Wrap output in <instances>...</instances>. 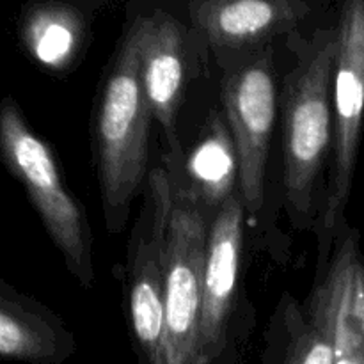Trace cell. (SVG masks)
I'll return each instance as SVG.
<instances>
[{"instance_id":"cell-1","label":"cell","mask_w":364,"mask_h":364,"mask_svg":"<svg viewBox=\"0 0 364 364\" xmlns=\"http://www.w3.org/2000/svg\"><path fill=\"white\" fill-rule=\"evenodd\" d=\"M149 181L166 290L167 364H205L199 313L210 230L203 206L167 171H153Z\"/></svg>"},{"instance_id":"cell-2","label":"cell","mask_w":364,"mask_h":364,"mask_svg":"<svg viewBox=\"0 0 364 364\" xmlns=\"http://www.w3.org/2000/svg\"><path fill=\"white\" fill-rule=\"evenodd\" d=\"M151 119L141 78L137 28L132 23L107 77L96 117L100 188L110 228L128 215L132 199L144 180Z\"/></svg>"},{"instance_id":"cell-3","label":"cell","mask_w":364,"mask_h":364,"mask_svg":"<svg viewBox=\"0 0 364 364\" xmlns=\"http://www.w3.org/2000/svg\"><path fill=\"white\" fill-rule=\"evenodd\" d=\"M336 53L338 31L320 32L318 45L287 80L283 185L297 213H308L316 178L333 142Z\"/></svg>"},{"instance_id":"cell-4","label":"cell","mask_w":364,"mask_h":364,"mask_svg":"<svg viewBox=\"0 0 364 364\" xmlns=\"http://www.w3.org/2000/svg\"><path fill=\"white\" fill-rule=\"evenodd\" d=\"M0 159L23 183L68 269L84 287L92 281L85 213L66 191L53 153L25 123L13 100L0 103Z\"/></svg>"},{"instance_id":"cell-5","label":"cell","mask_w":364,"mask_h":364,"mask_svg":"<svg viewBox=\"0 0 364 364\" xmlns=\"http://www.w3.org/2000/svg\"><path fill=\"white\" fill-rule=\"evenodd\" d=\"M364 119V0H345L333 78V171L323 228L333 230L348 201Z\"/></svg>"},{"instance_id":"cell-6","label":"cell","mask_w":364,"mask_h":364,"mask_svg":"<svg viewBox=\"0 0 364 364\" xmlns=\"http://www.w3.org/2000/svg\"><path fill=\"white\" fill-rule=\"evenodd\" d=\"M223 103L238 155L242 203L245 212L258 213L265 198L267 159L277 105L272 50L224 80Z\"/></svg>"},{"instance_id":"cell-7","label":"cell","mask_w":364,"mask_h":364,"mask_svg":"<svg viewBox=\"0 0 364 364\" xmlns=\"http://www.w3.org/2000/svg\"><path fill=\"white\" fill-rule=\"evenodd\" d=\"M244 213L242 198L230 196L217 210L208 231L199 313V347L205 364H220L226 352L228 323L240 272Z\"/></svg>"},{"instance_id":"cell-8","label":"cell","mask_w":364,"mask_h":364,"mask_svg":"<svg viewBox=\"0 0 364 364\" xmlns=\"http://www.w3.org/2000/svg\"><path fill=\"white\" fill-rule=\"evenodd\" d=\"M139 38V63L153 117L164 128L174 155L180 153L176 117L187 85V46L183 25L159 9L134 21Z\"/></svg>"},{"instance_id":"cell-9","label":"cell","mask_w":364,"mask_h":364,"mask_svg":"<svg viewBox=\"0 0 364 364\" xmlns=\"http://www.w3.org/2000/svg\"><path fill=\"white\" fill-rule=\"evenodd\" d=\"M306 0H191L192 25L217 50L245 52L290 32L308 14Z\"/></svg>"},{"instance_id":"cell-10","label":"cell","mask_w":364,"mask_h":364,"mask_svg":"<svg viewBox=\"0 0 364 364\" xmlns=\"http://www.w3.org/2000/svg\"><path fill=\"white\" fill-rule=\"evenodd\" d=\"M313 301L329 322L334 364H364V258L355 231L343 237Z\"/></svg>"},{"instance_id":"cell-11","label":"cell","mask_w":364,"mask_h":364,"mask_svg":"<svg viewBox=\"0 0 364 364\" xmlns=\"http://www.w3.org/2000/svg\"><path fill=\"white\" fill-rule=\"evenodd\" d=\"M130 320L144 364H167L166 290L160 242L142 238L135 252L128 288Z\"/></svg>"},{"instance_id":"cell-12","label":"cell","mask_w":364,"mask_h":364,"mask_svg":"<svg viewBox=\"0 0 364 364\" xmlns=\"http://www.w3.org/2000/svg\"><path fill=\"white\" fill-rule=\"evenodd\" d=\"M71 350L70 338L0 281V358L59 364Z\"/></svg>"},{"instance_id":"cell-13","label":"cell","mask_w":364,"mask_h":364,"mask_svg":"<svg viewBox=\"0 0 364 364\" xmlns=\"http://www.w3.org/2000/svg\"><path fill=\"white\" fill-rule=\"evenodd\" d=\"M187 191L203 208H220L238 181V155L230 127L212 110L187 160Z\"/></svg>"},{"instance_id":"cell-14","label":"cell","mask_w":364,"mask_h":364,"mask_svg":"<svg viewBox=\"0 0 364 364\" xmlns=\"http://www.w3.org/2000/svg\"><path fill=\"white\" fill-rule=\"evenodd\" d=\"M85 23L78 9L55 6L41 11L28 28L31 52L50 68L68 66L84 41Z\"/></svg>"},{"instance_id":"cell-15","label":"cell","mask_w":364,"mask_h":364,"mask_svg":"<svg viewBox=\"0 0 364 364\" xmlns=\"http://www.w3.org/2000/svg\"><path fill=\"white\" fill-rule=\"evenodd\" d=\"M279 364H334L329 322L313 299L306 318L291 311L288 318V340Z\"/></svg>"}]
</instances>
